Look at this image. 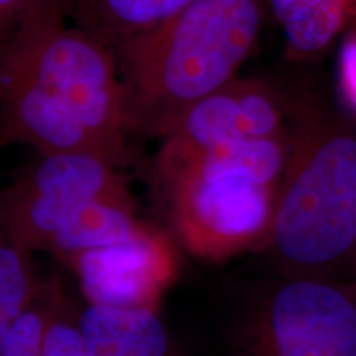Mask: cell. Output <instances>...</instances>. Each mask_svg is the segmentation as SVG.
<instances>
[{
  "label": "cell",
  "mask_w": 356,
  "mask_h": 356,
  "mask_svg": "<svg viewBox=\"0 0 356 356\" xmlns=\"http://www.w3.org/2000/svg\"><path fill=\"white\" fill-rule=\"evenodd\" d=\"M355 257H356V251H355Z\"/></svg>",
  "instance_id": "e0dca14e"
},
{
  "label": "cell",
  "mask_w": 356,
  "mask_h": 356,
  "mask_svg": "<svg viewBox=\"0 0 356 356\" xmlns=\"http://www.w3.org/2000/svg\"><path fill=\"white\" fill-rule=\"evenodd\" d=\"M267 0H193L114 48L126 134L163 137L195 102L238 78Z\"/></svg>",
  "instance_id": "7a4b0ae2"
},
{
  "label": "cell",
  "mask_w": 356,
  "mask_h": 356,
  "mask_svg": "<svg viewBox=\"0 0 356 356\" xmlns=\"http://www.w3.org/2000/svg\"><path fill=\"white\" fill-rule=\"evenodd\" d=\"M356 0H267L286 32L289 50L307 56L322 53L343 29Z\"/></svg>",
  "instance_id": "7c38bea8"
},
{
  "label": "cell",
  "mask_w": 356,
  "mask_h": 356,
  "mask_svg": "<svg viewBox=\"0 0 356 356\" xmlns=\"http://www.w3.org/2000/svg\"><path fill=\"white\" fill-rule=\"evenodd\" d=\"M33 252L20 248L0 226V350L13 322L42 287Z\"/></svg>",
  "instance_id": "4fadbf2b"
},
{
  "label": "cell",
  "mask_w": 356,
  "mask_h": 356,
  "mask_svg": "<svg viewBox=\"0 0 356 356\" xmlns=\"http://www.w3.org/2000/svg\"><path fill=\"white\" fill-rule=\"evenodd\" d=\"M37 0H0V48Z\"/></svg>",
  "instance_id": "2e32d148"
},
{
  "label": "cell",
  "mask_w": 356,
  "mask_h": 356,
  "mask_svg": "<svg viewBox=\"0 0 356 356\" xmlns=\"http://www.w3.org/2000/svg\"><path fill=\"white\" fill-rule=\"evenodd\" d=\"M282 96L286 165L269 243L291 267L327 269L356 251V124L309 92Z\"/></svg>",
  "instance_id": "277c9868"
},
{
  "label": "cell",
  "mask_w": 356,
  "mask_h": 356,
  "mask_svg": "<svg viewBox=\"0 0 356 356\" xmlns=\"http://www.w3.org/2000/svg\"><path fill=\"white\" fill-rule=\"evenodd\" d=\"M60 279H44L30 304L13 322L0 356H42Z\"/></svg>",
  "instance_id": "5bb4252c"
},
{
  "label": "cell",
  "mask_w": 356,
  "mask_h": 356,
  "mask_svg": "<svg viewBox=\"0 0 356 356\" xmlns=\"http://www.w3.org/2000/svg\"><path fill=\"white\" fill-rule=\"evenodd\" d=\"M257 356H356V299L318 279L280 286L261 312Z\"/></svg>",
  "instance_id": "8992f818"
},
{
  "label": "cell",
  "mask_w": 356,
  "mask_h": 356,
  "mask_svg": "<svg viewBox=\"0 0 356 356\" xmlns=\"http://www.w3.org/2000/svg\"><path fill=\"white\" fill-rule=\"evenodd\" d=\"M79 312L60 280L42 356H84Z\"/></svg>",
  "instance_id": "9a60e30c"
},
{
  "label": "cell",
  "mask_w": 356,
  "mask_h": 356,
  "mask_svg": "<svg viewBox=\"0 0 356 356\" xmlns=\"http://www.w3.org/2000/svg\"><path fill=\"white\" fill-rule=\"evenodd\" d=\"M193 0H66L68 17L114 50L136 35L154 29Z\"/></svg>",
  "instance_id": "30bf717a"
},
{
  "label": "cell",
  "mask_w": 356,
  "mask_h": 356,
  "mask_svg": "<svg viewBox=\"0 0 356 356\" xmlns=\"http://www.w3.org/2000/svg\"><path fill=\"white\" fill-rule=\"evenodd\" d=\"M89 305L152 309L177 275L170 238L142 221L131 234L83 252L68 264Z\"/></svg>",
  "instance_id": "52a82bcc"
},
{
  "label": "cell",
  "mask_w": 356,
  "mask_h": 356,
  "mask_svg": "<svg viewBox=\"0 0 356 356\" xmlns=\"http://www.w3.org/2000/svg\"><path fill=\"white\" fill-rule=\"evenodd\" d=\"M140 222L132 195L99 200L58 231L48 252L68 266L83 252L126 238Z\"/></svg>",
  "instance_id": "8fae6325"
},
{
  "label": "cell",
  "mask_w": 356,
  "mask_h": 356,
  "mask_svg": "<svg viewBox=\"0 0 356 356\" xmlns=\"http://www.w3.org/2000/svg\"><path fill=\"white\" fill-rule=\"evenodd\" d=\"M286 136L282 92L257 79L234 78L186 109L162 139L211 150Z\"/></svg>",
  "instance_id": "ba28073f"
},
{
  "label": "cell",
  "mask_w": 356,
  "mask_h": 356,
  "mask_svg": "<svg viewBox=\"0 0 356 356\" xmlns=\"http://www.w3.org/2000/svg\"><path fill=\"white\" fill-rule=\"evenodd\" d=\"M84 356H172L167 327L152 309L86 305L79 312Z\"/></svg>",
  "instance_id": "9c48e42d"
},
{
  "label": "cell",
  "mask_w": 356,
  "mask_h": 356,
  "mask_svg": "<svg viewBox=\"0 0 356 356\" xmlns=\"http://www.w3.org/2000/svg\"><path fill=\"white\" fill-rule=\"evenodd\" d=\"M287 136L200 150L163 140L154 175L173 234L202 259L269 243Z\"/></svg>",
  "instance_id": "3957f363"
},
{
  "label": "cell",
  "mask_w": 356,
  "mask_h": 356,
  "mask_svg": "<svg viewBox=\"0 0 356 356\" xmlns=\"http://www.w3.org/2000/svg\"><path fill=\"white\" fill-rule=\"evenodd\" d=\"M131 195L121 167L92 154L40 155L0 191V226L30 252H48L58 231L91 203Z\"/></svg>",
  "instance_id": "5b68a950"
},
{
  "label": "cell",
  "mask_w": 356,
  "mask_h": 356,
  "mask_svg": "<svg viewBox=\"0 0 356 356\" xmlns=\"http://www.w3.org/2000/svg\"><path fill=\"white\" fill-rule=\"evenodd\" d=\"M0 144L127 163L114 51L70 20L66 0H37L0 48Z\"/></svg>",
  "instance_id": "6da1fadb"
}]
</instances>
